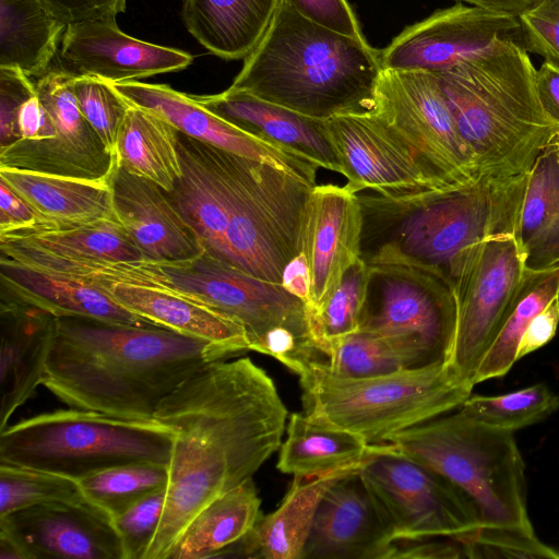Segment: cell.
<instances>
[{"mask_svg": "<svg viewBox=\"0 0 559 559\" xmlns=\"http://www.w3.org/2000/svg\"><path fill=\"white\" fill-rule=\"evenodd\" d=\"M556 147V153H557V160H558V164H559V131L555 134L552 141H551Z\"/></svg>", "mask_w": 559, "mask_h": 559, "instance_id": "obj_58", "label": "cell"}, {"mask_svg": "<svg viewBox=\"0 0 559 559\" xmlns=\"http://www.w3.org/2000/svg\"><path fill=\"white\" fill-rule=\"evenodd\" d=\"M536 88L546 115L559 128V66L544 61L536 70Z\"/></svg>", "mask_w": 559, "mask_h": 559, "instance_id": "obj_54", "label": "cell"}, {"mask_svg": "<svg viewBox=\"0 0 559 559\" xmlns=\"http://www.w3.org/2000/svg\"><path fill=\"white\" fill-rule=\"evenodd\" d=\"M526 178L480 175L463 186L396 199L357 193L360 258L368 266L424 270L454 286L473 246L496 235H514Z\"/></svg>", "mask_w": 559, "mask_h": 559, "instance_id": "obj_3", "label": "cell"}, {"mask_svg": "<svg viewBox=\"0 0 559 559\" xmlns=\"http://www.w3.org/2000/svg\"><path fill=\"white\" fill-rule=\"evenodd\" d=\"M369 275V266L359 260L346 271L324 304L309 310L311 331L323 354L329 343L359 330Z\"/></svg>", "mask_w": 559, "mask_h": 559, "instance_id": "obj_42", "label": "cell"}, {"mask_svg": "<svg viewBox=\"0 0 559 559\" xmlns=\"http://www.w3.org/2000/svg\"><path fill=\"white\" fill-rule=\"evenodd\" d=\"M165 498L166 488L156 490L112 519L124 559H145L163 515Z\"/></svg>", "mask_w": 559, "mask_h": 559, "instance_id": "obj_46", "label": "cell"}, {"mask_svg": "<svg viewBox=\"0 0 559 559\" xmlns=\"http://www.w3.org/2000/svg\"><path fill=\"white\" fill-rule=\"evenodd\" d=\"M305 20L329 31L366 40L347 0H283Z\"/></svg>", "mask_w": 559, "mask_h": 559, "instance_id": "obj_49", "label": "cell"}, {"mask_svg": "<svg viewBox=\"0 0 559 559\" xmlns=\"http://www.w3.org/2000/svg\"><path fill=\"white\" fill-rule=\"evenodd\" d=\"M44 8L64 25L95 21L116 20L126 11L127 0H39Z\"/></svg>", "mask_w": 559, "mask_h": 559, "instance_id": "obj_50", "label": "cell"}, {"mask_svg": "<svg viewBox=\"0 0 559 559\" xmlns=\"http://www.w3.org/2000/svg\"><path fill=\"white\" fill-rule=\"evenodd\" d=\"M229 88L320 120L373 114L380 50L316 25L282 1Z\"/></svg>", "mask_w": 559, "mask_h": 559, "instance_id": "obj_4", "label": "cell"}, {"mask_svg": "<svg viewBox=\"0 0 559 559\" xmlns=\"http://www.w3.org/2000/svg\"><path fill=\"white\" fill-rule=\"evenodd\" d=\"M287 417L274 381L248 357L212 361L167 395L153 419L175 438L164 511L145 559H168L200 510L252 478L280 449Z\"/></svg>", "mask_w": 559, "mask_h": 559, "instance_id": "obj_1", "label": "cell"}, {"mask_svg": "<svg viewBox=\"0 0 559 559\" xmlns=\"http://www.w3.org/2000/svg\"><path fill=\"white\" fill-rule=\"evenodd\" d=\"M47 228L32 206L0 179V236Z\"/></svg>", "mask_w": 559, "mask_h": 559, "instance_id": "obj_51", "label": "cell"}, {"mask_svg": "<svg viewBox=\"0 0 559 559\" xmlns=\"http://www.w3.org/2000/svg\"><path fill=\"white\" fill-rule=\"evenodd\" d=\"M27 559H124L112 518L87 499L52 501L0 518Z\"/></svg>", "mask_w": 559, "mask_h": 559, "instance_id": "obj_17", "label": "cell"}, {"mask_svg": "<svg viewBox=\"0 0 559 559\" xmlns=\"http://www.w3.org/2000/svg\"><path fill=\"white\" fill-rule=\"evenodd\" d=\"M94 287L146 322L205 341L234 357L251 350L243 326L227 314L165 285L102 282Z\"/></svg>", "mask_w": 559, "mask_h": 559, "instance_id": "obj_24", "label": "cell"}, {"mask_svg": "<svg viewBox=\"0 0 559 559\" xmlns=\"http://www.w3.org/2000/svg\"><path fill=\"white\" fill-rule=\"evenodd\" d=\"M359 330L413 340L437 362H450L457 324L453 286L415 267L369 266Z\"/></svg>", "mask_w": 559, "mask_h": 559, "instance_id": "obj_13", "label": "cell"}, {"mask_svg": "<svg viewBox=\"0 0 559 559\" xmlns=\"http://www.w3.org/2000/svg\"><path fill=\"white\" fill-rule=\"evenodd\" d=\"M384 449L359 474L396 540L462 539L480 526L468 498L435 469Z\"/></svg>", "mask_w": 559, "mask_h": 559, "instance_id": "obj_11", "label": "cell"}, {"mask_svg": "<svg viewBox=\"0 0 559 559\" xmlns=\"http://www.w3.org/2000/svg\"><path fill=\"white\" fill-rule=\"evenodd\" d=\"M514 237L526 270L559 265V164L552 142L527 174Z\"/></svg>", "mask_w": 559, "mask_h": 559, "instance_id": "obj_33", "label": "cell"}, {"mask_svg": "<svg viewBox=\"0 0 559 559\" xmlns=\"http://www.w3.org/2000/svg\"><path fill=\"white\" fill-rule=\"evenodd\" d=\"M369 444L349 431L294 413L286 425V438L280 447L277 469L293 477H314L364 465L384 449Z\"/></svg>", "mask_w": 559, "mask_h": 559, "instance_id": "obj_32", "label": "cell"}, {"mask_svg": "<svg viewBox=\"0 0 559 559\" xmlns=\"http://www.w3.org/2000/svg\"><path fill=\"white\" fill-rule=\"evenodd\" d=\"M0 559H27L21 546L3 530H0Z\"/></svg>", "mask_w": 559, "mask_h": 559, "instance_id": "obj_57", "label": "cell"}, {"mask_svg": "<svg viewBox=\"0 0 559 559\" xmlns=\"http://www.w3.org/2000/svg\"><path fill=\"white\" fill-rule=\"evenodd\" d=\"M73 80V75L58 67L34 79L36 93L52 118L57 135L23 169L109 181L115 157L82 115Z\"/></svg>", "mask_w": 559, "mask_h": 559, "instance_id": "obj_22", "label": "cell"}, {"mask_svg": "<svg viewBox=\"0 0 559 559\" xmlns=\"http://www.w3.org/2000/svg\"><path fill=\"white\" fill-rule=\"evenodd\" d=\"M559 324V295L527 326L518 350V360L542 348L555 336Z\"/></svg>", "mask_w": 559, "mask_h": 559, "instance_id": "obj_53", "label": "cell"}, {"mask_svg": "<svg viewBox=\"0 0 559 559\" xmlns=\"http://www.w3.org/2000/svg\"><path fill=\"white\" fill-rule=\"evenodd\" d=\"M83 499L86 498L73 478L0 463V518L40 503Z\"/></svg>", "mask_w": 559, "mask_h": 559, "instance_id": "obj_43", "label": "cell"}, {"mask_svg": "<svg viewBox=\"0 0 559 559\" xmlns=\"http://www.w3.org/2000/svg\"><path fill=\"white\" fill-rule=\"evenodd\" d=\"M376 100L373 114L409 146L440 189L480 176L436 73L383 69Z\"/></svg>", "mask_w": 559, "mask_h": 559, "instance_id": "obj_12", "label": "cell"}, {"mask_svg": "<svg viewBox=\"0 0 559 559\" xmlns=\"http://www.w3.org/2000/svg\"><path fill=\"white\" fill-rule=\"evenodd\" d=\"M109 83L127 100L156 112L190 138L267 163L311 186L317 185L319 166L316 163L240 129L203 106L193 95L178 92L166 84L140 81Z\"/></svg>", "mask_w": 559, "mask_h": 559, "instance_id": "obj_18", "label": "cell"}, {"mask_svg": "<svg viewBox=\"0 0 559 559\" xmlns=\"http://www.w3.org/2000/svg\"><path fill=\"white\" fill-rule=\"evenodd\" d=\"M359 471L324 493L301 559H390L394 539Z\"/></svg>", "mask_w": 559, "mask_h": 559, "instance_id": "obj_21", "label": "cell"}, {"mask_svg": "<svg viewBox=\"0 0 559 559\" xmlns=\"http://www.w3.org/2000/svg\"><path fill=\"white\" fill-rule=\"evenodd\" d=\"M298 377L306 416L369 444L457 408L473 391L442 362L366 378L338 377L313 362Z\"/></svg>", "mask_w": 559, "mask_h": 559, "instance_id": "obj_6", "label": "cell"}, {"mask_svg": "<svg viewBox=\"0 0 559 559\" xmlns=\"http://www.w3.org/2000/svg\"><path fill=\"white\" fill-rule=\"evenodd\" d=\"M559 295V265L526 270L498 332L477 368L474 383L503 377L518 361L520 342L534 319Z\"/></svg>", "mask_w": 559, "mask_h": 559, "instance_id": "obj_38", "label": "cell"}, {"mask_svg": "<svg viewBox=\"0 0 559 559\" xmlns=\"http://www.w3.org/2000/svg\"><path fill=\"white\" fill-rule=\"evenodd\" d=\"M108 182L115 215L144 260L182 261L203 252L197 235L160 186L119 166Z\"/></svg>", "mask_w": 559, "mask_h": 559, "instance_id": "obj_23", "label": "cell"}, {"mask_svg": "<svg viewBox=\"0 0 559 559\" xmlns=\"http://www.w3.org/2000/svg\"><path fill=\"white\" fill-rule=\"evenodd\" d=\"M464 558L472 559H559V550L543 543L534 528L479 526L459 540Z\"/></svg>", "mask_w": 559, "mask_h": 559, "instance_id": "obj_44", "label": "cell"}, {"mask_svg": "<svg viewBox=\"0 0 559 559\" xmlns=\"http://www.w3.org/2000/svg\"><path fill=\"white\" fill-rule=\"evenodd\" d=\"M512 234L473 246L454 283L457 324L449 362L455 376L475 386L477 368L493 341L524 273Z\"/></svg>", "mask_w": 559, "mask_h": 559, "instance_id": "obj_14", "label": "cell"}, {"mask_svg": "<svg viewBox=\"0 0 559 559\" xmlns=\"http://www.w3.org/2000/svg\"><path fill=\"white\" fill-rule=\"evenodd\" d=\"M506 40L522 46L516 16L457 2L404 28L380 57L383 69L438 73Z\"/></svg>", "mask_w": 559, "mask_h": 559, "instance_id": "obj_15", "label": "cell"}, {"mask_svg": "<svg viewBox=\"0 0 559 559\" xmlns=\"http://www.w3.org/2000/svg\"><path fill=\"white\" fill-rule=\"evenodd\" d=\"M204 146L225 193L228 262L282 284L286 265L300 254L304 211L314 186L267 163Z\"/></svg>", "mask_w": 559, "mask_h": 559, "instance_id": "obj_10", "label": "cell"}, {"mask_svg": "<svg viewBox=\"0 0 559 559\" xmlns=\"http://www.w3.org/2000/svg\"><path fill=\"white\" fill-rule=\"evenodd\" d=\"M516 17L522 47L559 66V0H537Z\"/></svg>", "mask_w": 559, "mask_h": 559, "instance_id": "obj_47", "label": "cell"}, {"mask_svg": "<svg viewBox=\"0 0 559 559\" xmlns=\"http://www.w3.org/2000/svg\"><path fill=\"white\" fill-rule=\"evenodd\" d=\"M362 466L314 477H294L276 510L261 515L251 532L231 547L224 558L301 559L324 493L336 480Z\"/></svg>", "mask_w": 559, "mask_h": 559, "instance_id": "obj_28", "label": "cell"}, {"mask_svg": "<svg viewBox=\"0 0 559 559\" xmlns=\"http://www.w3.org/2000/svg\"><path fill=\"white\" fill-rule=\"evenodd\" d=\"M559 407V397L544 383L500 394H471L457 409L486 426L514 432L539 423Z\"/></svg>", "mask_w": 559, "mask_h": 559, "instance_id": "obj_41", "label": "cell"}, {"mask_svg": "<svg viewBox=\"0 0 559 559\" xmlns=\"http://www.w3.org/2000/svg\"><path fill=\"white\" fill-rule=\"evenodd\" d=\"M0 277L7 300L55 318H83L115 324L144 325L145 320L116 304L103 290L46 272L1 254Z\"/></svg>", "mask_w": 559, "mask_h": 559, "instance_id": "obj_27", "label": "cell"}, {"mask_svg": "<svg viewBox=\"0 0 559 559\" xmlns=\"http://www.w3.org/2000/svg\"><path fill=\"white\" fill-rule=\"evenodd\" d=\"M35 93L34 80L21 69L0 67V147L20 140L19 110Z\"/></svg>", "mask_w": 559, "mask_h": 559, "instance_id": "obj_48", "label": "cell"}, {"mask_svg": "<svg viewBox=\"0 0 559 559\" xmlns=\"http://www.w3.org/2000/svg\"><path fill=\"white\" fill-rule=\"evenodd\" d=\"M388 443L455 485L474 506L480 526L533 528L514 432L486 426L455 408L394 435Z\"/></svg>", "mask_w": 559, "mask_h": 559, "instance_id": "obj_7", "label": "cell"}, {"mask_svg": "<svg viewBox=\"0 0 559 559\" xmlns=\"http://www.w3.org/2000/svg\"><path fill=\"white\" fill-rule=\"evenodd\" d=\"M193 96L203 106L240 129L295 152L319 167L344 174L328 132L326 120L304 116L229 87L214 95Z\"/></svg>", "mask_w": 559, "mask_h": 559, "instance_id": "obj_25", "label": "cell"}, {"mask_svg": "<svg viewBox=\"0 0 559 559\" xmlns=\"http://www.w3.org/2000/svg\"><path fill=\"white\" fill-rule=\"evenodd\" d=\"M461 3L484 8L518 16L537 0H455Z\"/></svg>", "mask_w": 559, "mask_h": 559, "instance_id": "obj_56", "label": "cell"}, {"mask_svg": "<svg viewBox=\"0 0 559 559\" xmlns=\"http://www.w3.org/2000/svg\"><path fill=\"white\" fill-rule=\"evenodd\" d=\"M283 0H183L188 32L212 55L246 59L270 29Z\"/></svg>", "mask_w": 559, "mask_h": 559, "instance_id": "obj_31", "label": "cell"}, {"mask_svg": "<svg viewBox=\"0 0 559 559\" xmlns=\"http://www.w3.org/2000/svg\"><path fill=\"white\" fill-rule=\"evenodd\" d=\"M175 432L156 420H136L80 408L58 409L0 431V463L75 480L128 463L169 464Z\"/></svg>", "mask_w": 559, "mask_h": 559, "instance_id": "obj_9", "label": "cell"}, {"mask_svg": "<svg viewBox=\"0 0 559 559\" xmlns=\"http://www.w3.org/2000/svg\"><path fill=\"white\" fill-rule=\"evenodd\" d=\"M436 74L479 175L527 174L559 131L540 104L528 52L516 41Z\"/></svg>", "mask_w": 559, "mask_h": 559, "instance_id": "obj_5", "label": "cell"}, {"mask_svg": "<svg viewBox=\"0 0 559 559\" xmlns=\"http://www.w3.org/2000/svg\"><path fill=\"white\" fill-rule=\"evenodd\" d=\"M324 354L322 366L345 378L376 377L438 364L413 340L364 330L329 343Z\"/></svg>", "mask_w": 559, "mask_h": 559, "instance_id": "obj_37", "label": "cell"}, {"mask_svg": "<svg viewBox=\"0 0 559 559\" xmlns=\"http://www.w3.org/2000/svg\"><path fill=\"white\" fill-rule=\"evenodd\" d=\"M56 58L57 67L73 76H96L111 83L180 71L193 61V56L180 49L127 35L116 20L69 24Z\"/></svg>", "mask_w": 559, "mask_h": 559, "instance_id": "obj_20", "label": "cell"}, {"mask_svg": "<svg viewBox=\"0 0 559 559\" xmlns=\"http://www.w3.org/2000/svg\"><path fill=\"white\" fill-rule=\"evenodd\" d=\"M178 153L181 176L167 194L203 251L229 263L225 193L204 143L178 131Z\"/></svg>", "mask_w": 559, "mask_h": 559, "instance_id": "obj_30", "label": "cell"}, {"mask_svg": "<svg viewBox=\"0 0 559 559\" xmlns=\"http://www.w3.org/2000/svg\"><path fill=\"white\" fill-rule=\"evenodd\" d=\"M168 464L135 462L108 467L78 479L83 496L112 519L147 495L166 488Z\"/></svg>", "mask_w": 559, "mask_h": 559, "instance_id": "obj_40", "label": "cell"}, {"mask_svg": "<svg viewBox=\"0 0 559 559\" xmlns=\"http://www.w3.org/2000/svg\"><path fill=\"white\" fill-rule=\"evenodd\" d=\"M57 318L10 300L1 305L0 431L44 384Z\"/></svg>", "mask_w": 559, "mask_h": 559, "instance_id": "obj_26", "label": "cell"}, {"mask_svg": "<svg viewBox=\"0 0 559 559\" xmlns=\"http://www.w3.org/2000/svg\"><path fill=\"white\" fill-rule=\"evenodd\" d=\"M73 90L82 115L115 157L117 135L130 102L108 81L96 76H74Z\"/></svg>", "mask_w": 559, "mask_h": 559, "instance_id": "obj_45", "label": "cell"}, {"mask_svg": "<svg viewBox=\"0 0 559 559\" xmlns=\"http://www.w3.org/2000/svg\"><path fill=\"white\" fill-rule=\"evenodd\" d=\"M66 27L39 0H0V67L41 76L51 68Z\"/></svg>", "mask_w": 559, "mask_h": 559, "instance_id": "obj_36", "label": "cell"}, {"mask_svg": "<svg viewBox=\"0 0 559 559\" xmlns=\"http://www.w3.org/2000/svg\"><path fill=\"white\" fill-rule=\"evenodd\" d=\"M9 242L69 259L136 261L143 255L115 218L69 228L29 230L0 236Z\"/></svg>", "mask_w": 559, "mask_h": 559, "instance_id": "obj_39", "label": "cell"}, {"mask_svg": "<svg viewBox=\"0 0 559 559\" xmlns=\"http://www.w3.org/2000/svg\"><path fill=\"white\" fill-rule=\"evenodd\" d=\"M253 479L214 499L189 522L168 559L224 558L261 518Z\"/></svg>", "mask_w": 559, "mask_h": 559, "instance_id": "obj_34", "label": "cell"}, {"mask_svg": "<svg viewBox=\"0 0 559 559\" xmlns=\"http://www.w3.org/2000/svg\"><path fill=\"white\" fill-rule=\"evenodd\" d=\"M115 162L171 192L181 176L178 130L156 112L130 103L115 144Z\"/></svg>", "mask_w": 559, "mask_h": 559, "instance_id": "obj_35", "label": "cell"}, {"mask_svg": "<svg viewBox=\"0 0 559 559\" xmlns=\"http://www.w3.org/2000/svg\"><path fill=\"white\" fill-rule=\"evenodd\" d=\"M153 285L194 297L240 323L250 349L299 376L325 356L310 325L307 304L282 284L242 272L206 252L182 261L140 260Z\"/></svg>", "mask_w": 559, "mask_h": 559, "instance_id": "obj_8", "label": "cell"}, {"mask_svg": "<svg viewBox=\"0 0 559 559\" xmlns=\"http://www.w3.org/2000/svg\"><path fill=\"white\" fill-rule=\"evenodd\" d=\"M0 179L48 224L47 229L116 217L108 181L9 167H0Z\"/></svg>", "mask_w": 559, "mask_h": 559, "instance_id": "obj_29", "label": "cell"}, {"mask_svg": "<svg viewBox=\"0 0 559 559\" xmlns=\"http://www.w3.org/2000/svg\"><path fill=\"white\" fill-rule=\"evenodd\" d=\"M395 558H464L462 544L453 538L396 540L390 559Z\"/></svg>", "mask_w": 559, "mask_h": 559, "instance_id": "obj_52", "label": "cell"}, {"mask_svg": "<svg viewBox=\"0 0 559 559\" xmlns=\"http://www.w3.org/2000/svg\"><path fill=\"white\" fill-rule=\"evenodd\" d=\"M326 127L349 191L396 199L440 189L409 146L374 114L337 116Z\"/></svg>", "mask_w": 559, "mask_h": 559, "instance_id": "obj_16", "label": "cell"}, {"mask_svg": "<svg viewBox=\"0 0 559 559\" xmlns=\"http://www.w3.org/2000/svg\"><path fill=\"white\" fill-rule=\"evenodd\" d=\"M231 357L221 346L151 323L57 318L43 385L73 408L153 420L183 380Z\"/></svg>", "mask_w": 559, "mask_h": 559, "instance_id": "obj_2", "label": "cell"}, {"mask_svg": "<svg viewBox=\"0 0 559 559\" xmlns=\"http://www.w3.org/2000/svg\"><path fill=\"white\" fill-rule=\"evenodd\" d=\"M362 217L357 193L336 185H316L307 200L300 253L310 283L308 310L318 309L360 258Z\"/></svg>", "mask_w": 559, "mask_h": 559, "instance_id": "obj_19", "label": "cell"}, {"mask_svg": "<svg viewBox=\"0 0 559 559\" xmlns=\"http://www.w3.org/2000/svg\"><path fill=\"white\" fill-rule=\"evenodd\" d=\"M282 285L293 295L309 300L310 283L306 261L301 253L293 259L283 272Z\"/></svg>", "mask_w": 559, "mask_h": 559, "instance_id": "obj_55", "label": "cell"}]
</instances>
